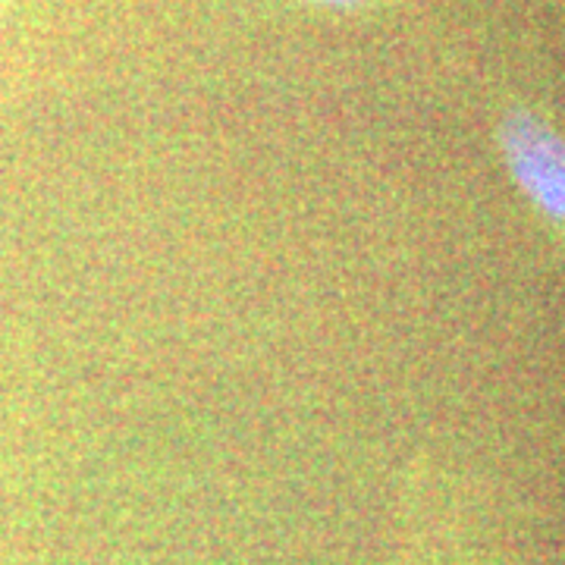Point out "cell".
I'll return each mask as SVG.
<instances>
[{
  "label": "cell",
  "instance_id": "obj_1",
  "mask_svg": "<svg viewBox=\"0 0 565 565\" xmlns=\"http://www.w3.org/2000/svg\"><path fill=\"white\" fill-rule=\"evenodd\" d=\"M500 148L512 180L550 221L565 223V139L541 117L512 110L500 122Z\"/></svg>",
  "mask_w": 565,
  "mask_h": 565
},
{
  "label": "cell",
  "instance_id": "obj_2",
  "mask_svg": "<svg viewBox=\"0 0 565 565\" xmlns=\"http://www.w3.org/2000/svg\"><path fill=\"white\" fill-rule=\"evenodd\" d=\"M308 3H318V7H330V10H355L367 0H308Z\"/></svg>",
  "mask_w": 565,
  "mask_h": 565
}]
</instances>
